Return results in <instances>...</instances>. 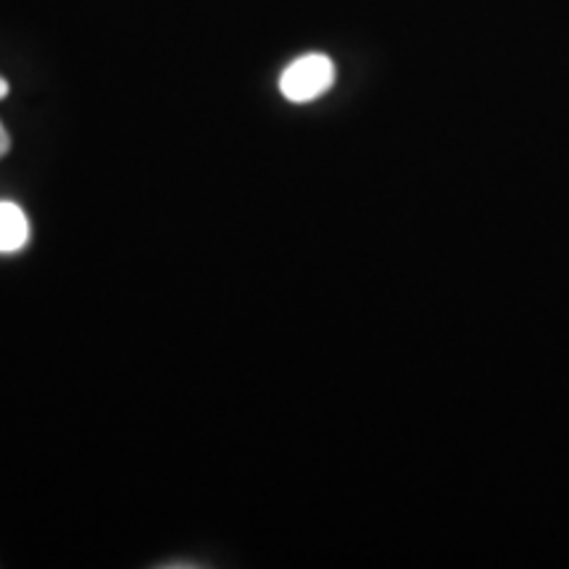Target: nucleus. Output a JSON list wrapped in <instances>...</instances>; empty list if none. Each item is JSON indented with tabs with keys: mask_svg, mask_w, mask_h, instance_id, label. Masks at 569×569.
Instances as JSON below:
<instances>
[{
	"mask_svg": "<svg viewBox=\"0 0 569 569\" xmlns=\"http://www.w3.org/2000/svg\"><path fill=\"white\" fill-rule=\"evenodd\" d=\"M336 84V63L322 53L301 56L282 71L280 90L288 101L309 103Z\"/></svg>",
	"mask_w": 569,
	"mask_h": 569,
	"instance_id": "1",
	"label": "nucleus"
},
{
	"mask_svg": "<svg viewBox=\"0 0 569 569\" xmlns=\"http://www.w3.org/2000/svg\"><path fill=\"white\" fill-rule=\"evenodd\" d=\"M30 240V222L17 203L0 201V253L21 251Z\"/></svg>",
	"mask_w": 569,
	"mask_h": 569,
	"instance_id": "2",
	"label": "nucleus"
},
{
	"mask_svg": "<svg viewBox=\"0 0 569 569\" xmlns=\"http://www.w3.org/2000/svg\"><path fill=\"white\" fill-rule=\"evenodd\" d=\"M9 148H11V138H9V132H6V127L0 124V159L9 153Z\"/></svg>",
	"mask_w": 569,
	"mask_h": 569,
	"instance_id": "3",
	"label": "nucleus"
},
{
	"mask_svg": "<svg viewBox=\"0 0 569 569\" xmlns=\"http://www.w3.org/2000/svg\"><path fill=\"white\" fill-rule=\"evenodd\" d=\"M6 96H9V82H6L3 77H0V101H3Z\"/></svg>",
	"mask_w": 569,
	"mask_h": 569,
	"instance_id": "4",
	"label": "nucleus"
}]
</instances>
